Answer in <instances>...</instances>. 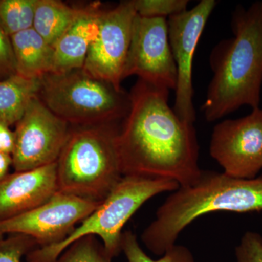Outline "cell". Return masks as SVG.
I'll use <instances>...</instances> for the list:
<instances>
[{
	"label": "cell",
	"mask_w": 262,
	"mask_h": 262,
	"mask_svg": "<svg viewBox=\"0 0 262 262\" xmlns=\"http://www.w3.org/2000/svg\"><path fill=\"white\" fill-rule=\"evenodd\" d=\"M170 91L138 80L117 136L122 173L167 179L187 187L201 177L194 123L168 105Z\"/></svg>",
	"instance_id": "1"
},
{
	"label": "cell",
	"mask_w": 262,
	"mask_h": 262,
	"mask_svg": "<svg viewBox=\"0 0 262 262\" xmlns=\"http://www.w3.org/2000/svg\"><path fill=\"white\" fill-rule=\"evenodd\" d=\"M233 37L212 50L213 77L201 110L214 122L243 106L259 107L262 86V2L238 6L232 18Z\"/></svg>",
	"instance_id": "2"
},
{
	"label": "cell",
	"mask_w": 262,
	"mask_h": 262,
	"mask_svg": "<svg viewBox=\"0 0 262 262\" xmlns=\"http://www.w3.org/2000/svg\"><path fill=\"white\" fill-rule=\"evenodd\" d=\"M261 211L262 177L237 179L224 172L202 170L196 182L179 187L159 207L141 241L151 253L163 256L175 246L183 230L202 215Z\"/></svg>",
	"instance_id": "3"
},
{
	"label": "cell",
	"mask_w": 262,
	"mask_h": 262,
	"mask_svg": "<svg viewBox=\"0 0 262 262\" xmlns=\"http://www.w3.org/2000/svg\"><path fill=\"white\" fill-rule=\"evenodd\" d=\"M119 124L72 127L56 161L58 192L101 203L122 177Z\"/></svg>",
	"instance_id": "4"
},
{
	"label": "cell",
	"mask_w": 262,
	"mask_h": 262,
	"mask_svg": "<svg viewBox=\"0 0 262 262\" xmlns=\"http://www.w3.org/2000/svg\"><path fill=\"white\" fill-rule=\"evenodd\" d=\"M37 98L72 127L119 124L130 108V94L83 69L51 72L39 79Z\"/></svg>",
	"instance_id": "5"
},
{
	"label": "cell",
	"mask_w": 262,
	"mask_h": 262,
	"mask_svg": "<svg viewBox=\"0 0 262 262\" xmlns=\"http://www.w3.org/2000/svg\"><path fill=\"white\" fill-rule=\"evenodd\" d=\"M179 184L167 179L125 176L106 198L59 244L37 247L26 256L27 262H55L71 244L93 235L101 241L110 258L122 252V229L146 201L165 192H174Z\"/></svg>",
	"instance_id": "6"
},
{
	"label": "cell",
	"mask_w": 262,
	"mask_h": 262,
	"mask_svg": "<svg viewBox=\"0 0 262 262\" xmlns=\"http://www.w3.org/2000/svg\"><path fill=\"white\" fill-rule=\"evenodd\" d=\"M72 127L52 113L37 97L29 103L15 124L12 160L14 171H25L56 163Z\"/></svg>",
	"instance_id": "7"
},
{
	"label": "cell",
	"mask_w": 262,
	"mask_h": 262,
	"mask_svg": "<svg viewBox=\"0 0 262 262\" xmlns=\"http://www.w3.org/2000/svg\"><path fill=\"white\" fill-rule=\"evenodd\" d=\"M100 203L57 192L40 206L0 222V237L24 234L38 247L59 244L97 208Z\"/></svg>",
	"instance_id": "8"
},
{
	"label": "cell",
	"mask_w": 262,
	"mask_h": 262,
	"mask_svg": "<svg viewBox=\"0 0 262 262\" xmlns=\"http://www.w3.org/2000/svg\"><path fill=\"white\" fill-rule=\"evenodd\" d=\"M167 19L136 15L123 80L136 75L157 87L177 89V69L169 43Z\"/></svg>",
	"instance_id": "9"
},
{
	"label": "cell",
	"mask_w": 262,
	"mask_h": 262,
	"mask_svg": "<svg viewBox=\"0 0 262 262\" xmlns=\"http://www.w3.org/2000/svg\"><path fill=\"white\" fill-rule=\"evenodd\" d=\"M209 151L229 177L256 178L262 170V108H253L247 116L217 124Z\"/></svg>",
	"instance_id": "10"
},
{
	"label": "cell",
	"mask_w": 262,
	"mask_h": 262,
	"mask_svg": "<svg viewBox=\"0 0 262 262\" xmlns=\"http://www.w3.org/2000/svg\"><path fill=\"white\" fill-rule=\"evenodd\" d=\"M215 0H202L194 8L168 17L169 43L177 69V85L173 110L184 121L194 123L193 58L196 46L212 12Z\"/></svg>",
	"instance_id": "11"
},
{
	"label": "cell",
	"mask_w": 262,
	"mask_h": 262,
	"mask_svg": "<svg viewBox=\"0 0 262 262\" xmlns=\"http://www.w3.org/2000/svg\"><path fill=\"white\" fill-rule=\"evenodd\" d=\"M136 15L133 0L121 2L112 9L104 10L98 37L82 68L86 72L122 89L124 69Z\"/></svg>",
	"instance_id": "12"
},
{
	"label": "cell",
	"mask_w": 262,
	"mask_h": 262,
	"mask_svg": "<svg viewBox=\"0 0 262 262\" xmlns=\"http://www.w3.org/2000/svg\"><path fill=\"white\" fill-rule=\"evenodd\" d=\"M57 192L56 163L8 173L0 179V222L34 209Z\"/></svg>",
	"instance_id": "13"
},
{
	"label": "cell",
	"mask_w": 262,
	"mask_h": 262,
	"mask_svg": "<svg viewBox=\"0 0 262 262\" xmlns=\"http://www.w3.org/2000/svg\"><path fill=\"white\" fill-rule=\"evenodd\" d=\"M103 11L98 3L81 8L75 21L53 47L52 72L62 73L83 68L90 49L99 33Z\"/></svg>",
	"instance_id": "14"
},
{
	"label": "cell",
	"mask_w": 262,
	"mask_h": 262,
	"mask_svg": "<svg viewBox=\"0 0 262 262\" xmlns=\"http://www.w3.org/2000/svg\"><path fill=\"white\" fill-rule=\"evenodd\" d=\"M10 39L16 74L39 80L53 72L54 48L34 29L17 33Z\"/></svg>",
	"instance_id": "15"
},
{
	"label": "cell",
	"mask_w": 262,
	"mask_h": 262,
	"mask_svg": "<svg viewBox=\"0 0 262 262\" xmlns=\"http://www.w3.org/2000/svg\"><path fill=\"white\" fill-rule=\"evenodd\" d=\"M39 80L15 74L0 80V120L15 125L32 99L37 97Z\"/></svg>",
	"instance_id": "16"
},
{
	"label": "cell",
	"mask_w": 262,
	"mask_h": 262,
	"mask_svg": "<svg viewBox=\"0 0 262 262\" xmlns=\"http://www.w3.org/2000/svg\"><path fill=\"white\" fill-rule=\"evenodd\" d=\"M80 10L59 0H37L32 28L54 47L75 21Z\"/></svg>",
	"instance_id": "17"
},
{
	"label": "cell",
	"mask_w": 262,
	"mask_h": 262,
	"mask_svg": "<svg viewBox=\"0 0 262 262\" xmlns=\"http://www.w3.org/2000/svg\"><path fill=\"white\" fill-rule=\"evenodd\" d=\"M37 0H0V28L10 37L32 29Z\"/></svg>",
	"instance_id": "18"
},
{
	"label": "cell",
	"mask_w": 262,
	"mask_h": 262,
	"mask_svg": "<svg viewBox=\"0 0 262 262\" xmlns=\"http://www.w3.org/2000/svg\"><path fill=\"white\" fill-rule=\"evenodd\" d=\"M122 251L127 262H195L189 248L177 244L164 253L159 259H152L144 252L136 234L131 231L122 234Z\"/></svg>",
	"instance_id": "19"
},
{
	"label": "cell",
	"mask_w": 262,
	"mask_h": 262,
	"mask_svg": "<svg viewBox=\"0 0 262 262\" xmlns=\"http://www.w3.org/2000/svg\"><path fill=\"white\" fill-rule=\"evenodd\" d=\"M112 260L97 237L89 235L71 244L55 262H112Z\"/></svg>",
	"instance_id": "20"
},
{
	"label": "cell",
	"mask_w": 262,
	"mask_h": 262,
	"mask_svg": "<svg viewBox=\"0 0 262 262\" xmlns=\"http://www.w3.org/2000/svg\"><path fill=\"white\" fill-rule=\"evenodd\" d=\"M136 13L146 18H165L187 10V0H133Z\"/></svg>",
	"instance_id": "21"
},
{
	"label": "cell",
	"mask_w": 262,
	"mask_h": 262,
	"mask_svg": "<svg viewBox=\"0 0 262 262\" xmlns=\"http://www.w3.org/2000/svg\"><path fill=\"white\" fill-rule=\"evenodd\" d=\"M37 247L34 239L24 234L0 237V262H21L24 256Z\"/></svg>",
	"instance_id": "22"
},
{
	"label": "cell",
	"mask_w": 262,
	"mask_h": 262,
	"mask_svg": "<svg viewBox=\"0 0 262 262\" xmlns=\"http://www.w3.org/2000/svg\"><path fill=\"white\" fill-rule=\"evenodd\" d=\"M234 262H262L261 234L253 231L245 232L236 246Z\"/></svg>",
	"instance_id": "23"
},
{
	"label": "cell",
	"mask_w": 262,
	"mask_h": 262,
	"mask_svg": "<svg viewBox=\"0 0 262 262\" xmlns=\"http://www.w3.org/2000/svg\"><path fill=\"white\" fill-rule=\"evenodd\" d=\"M16 74L10 37L0 28V80Z\"/></svg>",
	"instance_id": "24"
},
{
	"label": "cell",
	"mask_w": 262,
	"mask_h": 262,
	"mask_svg": "<svg viewBox=\"0 0 262 262\" xmlns=\"http://www.w3.org/2000/svg\"><path fill=\"white\" fill-rule=\"evenodd\" d=\"M10 127L0 120V151L11 155L14 149L15 134Z\"/></svg>",
	"instance_id": "25"
},
{
	"label": "cell",
	"mask_w": 262,
	"mask_h": 262,
	"mask_svg": "<svg viewBox=\"0 0 262 262\" xmlns=\"http://www.w3.org/2000/svg\"><path fill=\"white\" fill-rule=\"evenodd\" d=\"M13 166V160L10 155L0 151V179L8 175L10 167Z\"/></svg>",
	"instance_id": "26"
}]
</instances>
